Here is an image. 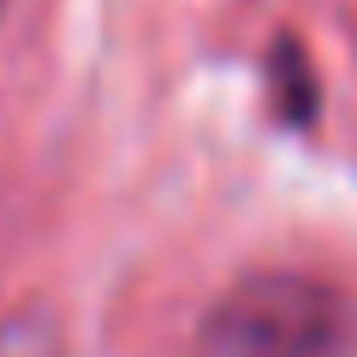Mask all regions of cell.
I'll return each mask as SVG.
<instances>
[{
  "label": "cell",
  "mask_w": 357,
  "mask_h": 357,
  "mask_svg": "<svg viewBox=\"0 0 357 357\" xmlns=\"http://www.w3.org/2000/svg\"><path fill=\"white\" fill-rule=\"evenodd\" d=\"M197 357H351V310L310 274H250L208 310Z\"/></svg>",
  "instance_id": "obj_1"
},
{
  "label": "cell",
  "mask_w": 357,
  "mask_h": 357,
  "mask_svg": "<svg viewBox=\"0 0 357 357\" xmlns=\"http://www.w3.org/2000/svg\"><path fill=\"white\" fill-rule=\"evenodd\" d=\"M0 357H66V333L54 321V310L24 304L0 316Z\"/></svg>",
  "instance_id": "obj_2"
},
{
  "label": "cell",
  "mask_w": 357,
  "mask_h": 357,
  "mask_svg": "<svg viewBox=\"0 0 357 357\" xmlns=\"http://www.w3.org/2000/svg\"><path fill=\"white\" fill-rule=\"evenodd\" d=\"M0 13H6V0H0Z\"/></svg>",
  "instance_id": "obj_4"
},
{
  "label": "cell",
  "mask_w": 357,
  "mask_h": 357,
  "mask_svg": "<svg viewBox=\"0 0 357 357\" xmlns=\"http://www.w3.org/2000/svg\"><path fill=\"white\" fill-rule=\"evenodd\" d=\"M274 72H280V114H286V119H310V114H316V84H310V60H304V48L280 42V54H274Z\"/></svg>",
  "instance_id": "obj_3"
}]
</instances>
